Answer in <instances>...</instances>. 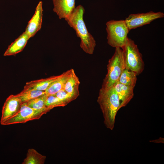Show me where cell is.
<instances>
[{
	"label": "cell",
	"instance_id": "obj_4",
	"mask_svg": "<svg viewBox=\"0 0 164 164\" xmlns=\"http://www.w3.org/2000/svg\"><path fill=\"white\" fill-rule=\"evenodd\" d=\"M125 68L133 71L137 75L141 73L144 68V63L138 46L134 41L128 38L125 45L121 48Z\"/></svg>",
	"mask_w": 164,
	"mask_h": 164
},
{
	"label": "cell",
	"instance_id": "obj_5",
	"mask_svg": "<svg viewBox=\"0 0 164 164\" xmlns=\"http://www.w3.org/2000/svg\"><path fill=\"white\" fill-rule=\"evenodd\" d=\"M125 68L122 50L115 48V52L109 60L107 65V73L104 79L102 87H110L118 81Z\"/></svg>",
	"mask_w": 164,
	"mask_h": 164
},
{
	"label": "cell",
	"instance_id": "obj_10",
	"mask_svg": "<svg viewBox=\"0 0 164 164\" xmlns=\"http://www.w3.org/2000/svg\"><path fill=\"white\" fill-rule=\"evenodd\" d=\"M53 11L60 19H65L75 8V0H53Z\"/></svg>",
	"mask_w": 164,
	"mask_h": 164
},
{
	"label": "cell",
	"instance_id": "obj_18",
	"mask_svg": "<svg viewBox=\"0 0 164 164\" xmlns=\"http://www.w3.org/2000/svg\"><path fill=\"white\" fill-rule=\"evenodd\" d=\"M46 97L45 94L26 102V104L30 107L43 111L46 114L50 111L46 105Z\"/></svg>",
	"mask_w": 164,
	"mask_h": 164
},
{
	"label": "cell",
	"instance_id": "obj_3",
	"mask_svg": "<svg viewBox=\"0 0 164 164\" xmlns=\"http://www.w3.org/2000/svg\"><path fill=\"white\" fill-rule=\"evenodd\" d=\"M108 44L111 46L122 48L125 44L130 30L125 20H111L106 23Z\"/></svg>",
	"mask_w": 164,
	"mask_h": 164
},
{
	"label": "cell",
	"instance_id": "obj_15",
	"mask_svg": "<svg viewBox=\"0 0 164 164\" xmlns=\"http://www.w3.org/2000/svg\"><path fill=\"white\" fill-rule=\"evenodd\" d=\"M80 81L74 70L72 69L71 73L65 83L63 89L67 93L76 98L79 95V86Z\"/></svg>",
	"mask_w": 164,
	"mask_h": 164
},
{
	"label": "cell",
	"instance_id": "obj_16",
	"mask_svg": "<svg viewBox=\"0 0 164 164\" xmlns=\"http://www.w3.org/2000/svg\"><path fill=\"white\" fill-rule=\"evenodd\" d=\"M46 157L39 153L35 149H29L27 151L26 157L22 164H43Z\"/></svg>",
	"mask_w": 164,
	"mask_h": 164
},
{
	"label": "cell",
	"instance_id": "obj_1",
	"mask_svg": "<svg viewBox=\"0 0 164 164\" xmlns=\"http://www.w3.org/2000/svg\"><path fill=\"white\" fill-rule=\"evenodd\" d=\"M84 7L79 5L75 7L70 15L64 19L75 31L77 37L80 38L81 48L86 53L92 54L96 45V41L88 31L84 20Z\"/></svg>",
	"mask_w": 164,
	"mask_h": 164
},
{
	"label": "cell",
	"instance_id": "obj_11",
	"mask_svg": "<svg viewBox=\"0 0 164 164\" xmlns=\"http://www.w3.org/2000/svg\"><path fill=\"white\" fill-rule=\"evenodd\" d=\"M113 87L119 98L120 108L125 107L133 97L134 87L126 85L118 82Z\"/></svg>",
	"mask_w": 164,
	"mask_h": 164
},
{
	"label": "cell",
	"instance_id": "obj_17",
	"mask_svg": "<svg viewBox=\"0 0 164 164\" xmlns=\"http://www.w3.org/2000/svg\"><path fill=\"white\" fill-rule=\"evenodd\" d=\"M136 74L125 68L121 75L118 82L123 84L135 87L137 80Z\"/></svg>",
	"mask_w": 164,
	"mask_h": 164
},
{
	"label": "cell",
	"instance_id": "obj_20",
	"mask_svg": "<svg viewBox=\"0 0 164 164\" xmlns=\"http://www.w3.org/2000/svg\"><path fill=\"white\" fill-rule=\"evenodd\" d=\"M45 104L50 110L56 107H64L66 105L55 94L47 96Z\"/></svg>",
	"mask_w": 164,
	"mask_h": 164
},
{
	"label": "cell",
	"instance_id": "obj_19",
	"mask_svg": "<svg viewBox=\"0 0 164 164\" xmlns=\"http://www.w3.org/2000/svg\"><path fill=\"white\" fill-rule=\"evenodd\" d=\"M45 94V91L35 89H24L16 94L21 100L22 103L27 102L29 101Z\"/></svg>",
	"mask_w": 164,
	"mask_h": 164
},
{
	"label": "cell",
	"instance_id": "obj_7",
	"mask_svg": "<svg viewBox=\"0 0 164 164\" xmlns=\"http://www.w3.org/2000/svg\"><path fill=\"white\" fill-rule=\"evenodd\" d=\"M45 113L43 111L30 107L26 102L24 103H22L19 111L6 121L2 125L24 123L30 121L39 119Z\"/></svg>",
	"mask_w": 164,
	"mask_h": 164
},
{
	"label": "cell",
	"instance_id": "obj_12",
	"mask_svg": "<svg viewBox=\"0 0 164 164\" xmlns=\"http://www.w3.org/2000/svg\"><path fill=\"white\" fill-rule=\"evenodd\" d=\"M30 38L24 32L12 42L4 52L3 56H8L15 55L22 52Z\"/></svg>",
	"mask_w": 164,
	"mask_h": 164
},
{
	"label": "cell",
	"instance_id": "obj_13",
	"mask_svg": "<svg viewBox=\"0 0 164 164\" xmlns=\"http://www.w3.org/2000/svg\"><path fill=\"white\" fill-rule=\"evenodd\" d=\"M72 69L68 70L61 74L60 77L49 86L45 91L47 96L55 94L63 88L69 78Z\"/></svg>",
	"mask_w": 164,
	"mask_h": 164
},
{
	"label": "cell",
	"instance_id": "obj_2",
	"mask_svg": "<svg viewBox=\"0 0 164 164\" xmlns=\"http://www.w3.org/2000/svg\"><path fill=\"white\" fill-rule=\"evenodd\" d=\"M97 101L103 114L104 125L108 128L112 130L116 115L121 108L120 101L113 87H102Z\"/></svg>",
	"mask_w": 164,
	"mask_h": 164
},
{
	"label": "cell",
	"instance_id": "obj_8",
	"mask_svg": "<svg viewBox=\"0 0 164 164\" xmlns=\"http://www.w3.org/2000/svg\"><path fill=\"white\" fill-rule=\"evenodd\" d=\"M22 103L16 95L11 94L5 100L2 107L0 123L2 125L16 114L20 110Z\"/></svg>",
	"mask_w": 164,
	"mask_h": 164
},
{
	"label": "cell",
	"instance_id": "obj_21",
	"mask_svg": "<svg viewBox=\"0 0 164 164\" xmlns=\"http://www.w3.org/2000/svg\"><path fill=\"white\" fill-rule=\"evenodd\" d=\"M55 96L66 105L76 98L62 89L55 94Z\"/></svg>",
	"mask_w": 164,
	"mask_h": 164
},
{
	"label": "cell",
	"instance_id": "obj_14",
	"mask_svg": "<svg viewBox=\"0 0 164 164\" xmlns=\"http://www.w3.org/2000/svg\"><path fill=\"white\" fill-rule=\"evenodd\" d=\"M60 75L52 76L49 77L32 80L26 83L24 89H35L45 91L50 84L57 79Z\"/></svg>",
	"mask_w": 164,
	"mask_h": 164
},
{
	"label": "cell",
	"instance_id": "obj_9",
	"mask_svg": "<svg viewBox=\"0 0 164 164\" xmlns=\"http://www.w3.org/2000/svg\"><path fill=\"white\" fill-rule=\"evenodd\" d=\"M42 2L40 1L37 6L35 12L29 21L25 32L31 38L41 28L43 17Z\"/></svg>",
	"mask_w": 164,
	"mask_h": 164
},
{
	"label": "cell",
	"instance_id": "obj_6",
	"mask_svg": "<svg viewBox=\"0 0 164 164\" xmlns=\"http://www.w3.org/2000/svg\"><path fill=\"white\" fill-rule=\"evenodd\" d=\"M164 16V14L162 12L151 11L145 13L131 14L125 21L130 30L149 24L154 20Z\"/></svg>",
	"mask_w": 164,
	"mask_h": 164
}]
</instances>
